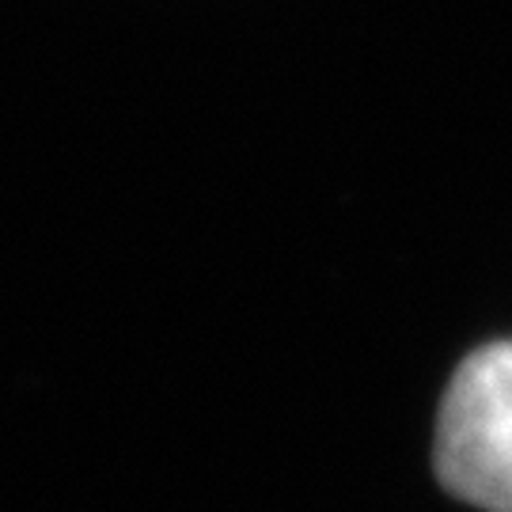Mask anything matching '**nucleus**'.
Listing matches in <instances>:
<instances>
[{
    "instance_id": "1",
    "label": "nucleus",
    "mask_w": 512,
    "mask_h": 512,
    "mask_svg": "<svg viewBox=\"0 0 512 512\" xmlns=\"http://www.w3.org/2000/svg\"><path fill=\"white\" fill-rule=\"evenodd\" d=\"M437 475L467 505L512 512V342L456 368L437 421Z\"/></svg>"
}]
</instances>
